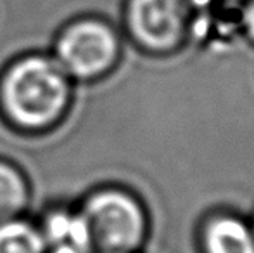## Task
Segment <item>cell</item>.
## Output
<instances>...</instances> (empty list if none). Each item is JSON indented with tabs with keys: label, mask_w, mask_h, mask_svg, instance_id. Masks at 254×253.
I'll return each mask as SVG.
<instances>
[{
	"label": "cell",
	"mask_w": 254,
	"mask_h": 253,
	"mask_svg": "<svg viewBox=\"0 0 254 253\" xmlns=\"http://www.w3.org/2000/svg\"><path fill=\"white\" fill-rule=\"evenodd\" d=\"M51 54L74 84H92L109 77L120 66L125 37L114 21L85 14L61 28Z\"/></svg>",
	"instance_id": "2"
},
{
	"label": "cell",
	"mask_w": 254,
	"mask_h": 253,
	"mask_svg": "<svg viewBox=\"0 0 254 253\" xmlns=\"http://www.w3.org/2000/svg\"><path fill=\"white\" fill-rule=\"evenodd\" d=\"M239 26H241L244 37L254 45V0H244L242 2Z\"/></svg>",
	"instance_id": "9"
},
{
	"label": "cell",
	"mask_w": 254,
	"mask_h": 253,
	"mask_svg": "<svg viewBox=\"0 0 254 253\" xmlns=\"http://www.w3.org/2000/svg\"><path fill=\"white\" fill-rule=\"evenodd\" d=\"M73 90L51 52H24L0 73V115L14 130L44 134L66 118Z\"/></svg>",
	"instance_id": "1"
},
{
	"label": "cell",
	"mask_w": 254,
	"mask_h": 253,
	"mask_svg": "<svg viewBox=\"0 0 254 253\" xmlns=\"http://www.w3.org/2000/svg\"><path fill=\"white\" fill-rule=\"evenodd\" d=\"M192 14L189 0H123L120 28L130 47L166 58L189 42Z\"/></svg>",
	"instance_id": "4"
},
{
	"label": "cell",
	"mask_w": 254,
	"mask_h": 253,
	"mask_svg": "<svg viewBox=\"0 0 254 253\" xmlns=\"http://www.w3.org/2000/svg\"><path fill=\"white\" fill-rule=\"evenodd\" d=\"M83 217L92 253H135L147 236V212L133 192L99 186L83 198Z\"/></svg>",
	"instance_id": "3"
},
{
	"label": "cell",
	"mask_w": 254,
	"mask_h": 253,
	"mask_svg": "<svg viewBox=\"0 0 254 253\" xmlns=\"http://www.w3.org/2000/svg\"><path fill=\"white\" fill-rule=\"evenodd\" d=\"M239 2H244V0H239Z\"/></svg>",
	"instance_id": "11"
},
{
	"label": "cell",
	"mask_w": 254,
	"mask_h": 253,
	"mask_svg": "<svg viewBox=\"0 0 254 253\" xmlns=\"http://www.w3.org/2000/svg\"><path fill=\"white\" fill-rule=\"evenodd\" d=\"M30 199L31 184L26 173L16 163L0 158V222L17 219Z\"/></svg>",
	"instance_id": "7"
},
{
	"label": "cell",
	"mask_w": 254,
	"mask_h": 253,
	"mask_svg": "<svg viewBox=\"0 0 254 253\" xmlns=\"http://www.w3.org/2000/svg\"><path fill=\"white\" fill-rule=\"evenodd\" d=\"M251 227H253V233H254V222H253V226H251Z\"/></svg>",
	"instance_id": "10"
},
{
	"label": "cell",
	"mask_w": 254,
	"mask_h": 253,
	"mask_svg": "<svg viewBox=\"0 0 254 253\" xmlns=\"http://www.w3.org/2000/svg\"><path fill=\"white\" fill-rule=\"evenodd\" d=\"M45 253H92L90 238L78 210L56 206L38 226Z\"/></svg>",
	"instance_id": "5"
},
{
	"label": "cell",
	"mask_w": 254,
	"mask_h": 253,
	"mask_svg": "<svg viewBox=\"0 0 254 253\" xmlns=\"http://www.w3.org/2000/svg\"><path fill=\"white\" fill-rule=\"evenodd\" d=\"M0 253H45L38 226L19 217L0 222Z\"/></svg>",
	"instance_id": "8"
},
{
	"label": "cell",
	"mask_w": 254,
	"mask_h": 253,
	"mask_svg": "<svg viewBox=\"0 0 254 253\" xmlns=\"http://www.w3.org/2000/svg\"><path fill=\"white\" fill-rule=\"evenodd\" d=\"M201 241L204 253H254L253 227L228 213H218L204 222Z\"/></svg>",
	"instance_id": "6"
}]
</instances>
